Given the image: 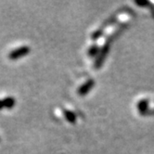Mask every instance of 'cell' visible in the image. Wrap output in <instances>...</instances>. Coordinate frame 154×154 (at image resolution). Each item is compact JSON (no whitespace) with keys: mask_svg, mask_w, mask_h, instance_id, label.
<instances>
[{"mask_svg":"<svg viewBox=\"0 0 154 154\" xmlns=\"http://www.w3.org/2000/svg\"><path fill=\"white\" fill-rule=\"evenodd\" d=\"M31 49L29 47L27 46H23V47H20L18 48L13 49L12 51H10L8 54V59L11 60H17L23 57H25L30 53Z\"/></svg>","mask_w":154,"mask_h":154,"instance_id":"1","label":"cell"},{"mask_svg":"<svg viewBox=\"0 0 154 154\" xmlns=\"http://www.w3.org/2000/svg\"><path fill=\"white\" fill-rule=\"evenodd\" d=\"M2 100L4 103V108H6V109H12L15 106V100L12 97H5Z\"/></svg>","mask_w":154,"mask_h":154,"instance_id":"2","label":"cell"},{"mask_svg":"<svg viewBox=\"0 0 154 154\" xmlns=\"http://www.w3.org/2000/svg\"><path fill=\"white\" fill-rule=\"evenodd\" d=\"M64 114H65V116H66V119H67L69 122H71V123H74L75 122V116H74V114L72 112H70V111H64Z\"/></svg>","mask_w":154,"mask_h":154,"instance_id":"3","label":"cell"},{"mask_svg":"<svg viewBox=\"0 0 154 154\" xmlns=\"http://www.w3.org/2000/svg\"><path fill=\"white\" fill-rule=\"evenodd\" d=\"M4 109V103H3V100H0V109Z\"/></svg>","mask_w":154,"mask_h":154,"instance_id":"4","label":"cell"}]
</instances>
